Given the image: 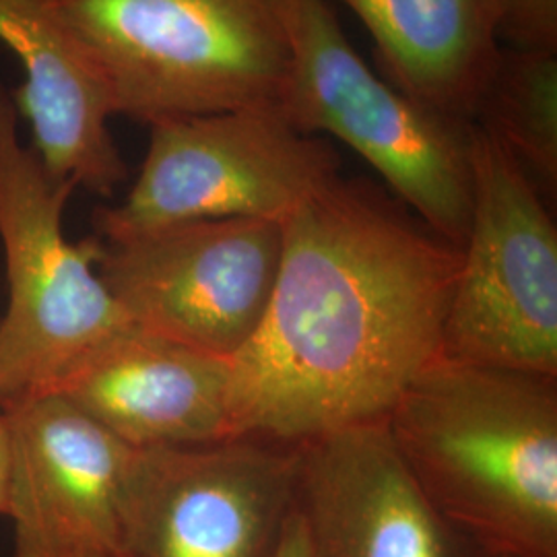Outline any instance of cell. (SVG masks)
Wrapping results in <instances>:
<instances>
[{
	"mask_svg": "<svg viewBox=\"0 0 557 557\" xmlns=\"http://www.w3.org/2000/svg\"><path fill=\"white\" fill-rule=\"evenodd\" d=\"M277 278L234 366L238 438L296 446L386 419L442 356L460 248L366 180H331L281 223Z\"/></svg>",
	"mask_w": 557,
	"mask_h": 557,
	"instance_id": "1",
	"label": "cell"
},
{
	"mask_svg": "<svg viewBox=\"0 0 557 557\" xmlns=\"http://www.w3.org/2000/svg\"><path fill=\"white\" fill-rule=\"evenodd\" d=\"M421 492L487 557H557V379L440 356L386 416Z\"/></svg>",
	"mask_w": 557,
	"mask_h": 557,
	"instance_id": "2",
	"label": "cell"
},
{
	"mask_svg": "<svg viewBox=\"0 0 557 557\" xmlns=\"http://www.w3.org/2000/svg\"><path fill=\"white\" fill-rule=\"evenodd\" d=\"M114 116L147 126L277 108L289 44L281 0H52Z\"/></svg>",
	"mask_w": 557,
	"mask_h": 557,
	"instance_id": "3",
	"label": "cell"
},
{
	"mask_svg": "<svg viewBox=\"0 0 557 557\" xmlns=\"http://www.w3.org/2000/svg\"><path fill=\"white\" fill-rule=\"evenodd\" d=\"M281 9L289 44L283 119L345 143L395 199L460 248L475 190V122L446 116L379 77L329 0H281Z\"/></svg>",
	"mask_w": 557,
	"mask_h": 557,
	"instance_id": "4",
	"label": "cell"
},
{
	"mask_svg": "<svg viewBox=\"0 0 557 557\" xmlns=\"http://www.w3.org/2000/svg\"><path fill=\"white\" fill-rule=\"evenodd\" d=\"M20 106L0 83V407L48 393L101 343L133 326L96 269V239L69 242L75 184L52 176L20 135Z\"/></svg>",
	"mask_w": 557,
	"mask_h": 557,
	"instance_id": "5",
	"label": "cell"
},
{
	"mask_svg": "<svg viewBox=\"0 0 557 557\" xmlns=\"http://www.w3.org/2000/svg\"><path fill=\"white\" fill-rule=\"evenodd\" d=\"M149 147L126 199L94 211V238L119 242L213 220L283 223L341 172L331 143L277 108H238L149 126Z\"/></svg>",
	"mask_w": 557,
	"mask_h": 557,
	"instance_id": "6",
	"label": "cell"
},
{
	"mask_svg": "<svg viewBox=\"0 0 557 557\" xmlns=\"http://www.w3.org/2000/svg\"><path fill=\"white\" fill-rule=\"evenodd\" d=\"M442 356L557 379V227L496 140L475 133V190Z\"/></svg>",
	"mask_w": 557,
	"mask_h": 557,
	"instance_id": "7",
	"label": "cell"
},
{
	"mask_svg": "<svg viewBox=\"0 0 557 557\" xmlns=\"http://www.w3.org/2000/svg\"><path fill=\"white\" fill-rule=\"evenodd\" d=\"M94 239L98 275L133 326L234 359L267 314L283 232L277 221L213 220Z\"/></svg>",
	"mask_w": 557,
	"mask_h": 557,
	"instance_id": "8",
	"label": "cell"
},
{
	"mask_svg": "<svg viewBox=\"0 0 557 557\" xmlns=\"http://www.w3.org/2000/svg\"><path fill=\"white\" fill-rule=\"evenodd\" d=\"M296 446L242 438L135 448L124 557H275L296 502Z\"/></svg>",
	"mask_w": 557,
	"mask_h": 557,
	"instance_id": "9",
	"label": "cell"
},
{
	"mask_svg": "<svg viewBox=\"0 0 557 557\" xmlns=\"http://www.w3.org/2000/svg\"><path fill=\"white\" fill-rule=\"evenodd\" d=\"M0 413L13 557H124L122 506L135 448L59 393L17 398Z\"/></svg>",
	"mask_w": 557,
	"mask_h": 557,
	"instance_id": "10",
	"label": "cell"
},
{
	"mask_svg": "<svg viewBox=\"0 0 557 557\" xmlns=\"http://www.w3.org/2000/svg\"><path fill=\"white\" fill-rule=\"evenodd\" d=\"M296 457L310 557H487L421 492L384 419L306 440Z\"/></svg>",
	"mask_w": 557,
	"mask_h": 557,
	"instance_id": "11",
	"label": "cell"
},
{
	"mask_svg": "<svg viewBox=\"0 0 557 557\" xmlns=\"http://www.w3.org/2000/svg\"><path fill=\"white\" fill-rule=\"evenodd\" d=\"M133 448L238 438L232 359L128 326L52 391Z\"/></svg>",
	"mask_w": 557,
	"mask_h": 557,
	"instance_id": "12",
	"label": "cell"
},
{
	"mask_svg": "<svg viewBox=\"0 0 557 557\" xmlns=\"http://www.w3.org/2000/svg\"><path fill=\"white\" fill-rule=\"evenodd\" d=\"M0 41L25 69L13 96L46 170L75 188L112 197L128 178L108 126L114 110L52 0H0Z\"/></svg>",
	"mask_w": 557,
	"mask_h": 557,
	"instance_id": "13",
	"label": "cell"
},
{
	"mask_svg": "<svg viewBox=\"0 0 557 557\" xmlns=\"http://www.w3.org/2000/svg\"><path fill=\"white\" fill-rule=\"evenodd\" d=\"M376 44L380 64L409 98L475 119L498 60L494 0H341Z\"/></svg>",
	"mask_w": 557,
	"mask_h": 557,
	"instance_id": "14",
	"label": "cell"
},
{
	"mask_svg": "<svg viewBox=\"0 0 557 557\" xmlns=\"http://www.w3.org/2000/svg\"><path fill=\"white\" fill-rule=\"evenodd\" d=\"M475 126L517 161L541 197H557V52L499 50Z\"/></svg>",
	"mask_w": 557,
	"mask_h": 557,
	"instance_id": "15",
	"label": "cell"
},
{
	"mask_svg": "<svg viewBox=\"0 0 557 557\" xmlns=\"http://www.w3.org/2000/svg\"><path fill=\"white\" fill-rule=\"evenodd\" d=\"M504 48L557 52V0H494Z\"/></svg>",
	"mask_w": 557,
	"mask_h": 557,
	"instance_id": "16",
	"label": "cell"
},
{
	"mask_svg": "<svg viewBox=\"0 0 557 557\" xmlns=\"http://www.w3.org/2000/svg\"><path fill=\"white\" fill-rule=\"evenodd\" d=\"M275 557H310L306 529H304L301 518L298 517L296 510H294V515H292L287 527H285V533H283L277 556Z\"/></svg>",
	"mask_w": 557,
	"mask_h": 557,
	"instance_id": "17",
	"label": "cell"
},
{
	"mask_svg": "<svg viewBox=\"0 0 557 557\" xmlns=\"http://www.w3.org/2000/svg\"><path fill=\"white\" fill-rule=\"evenodd\" d=\"M9 515V438L0 413V517Z\"/></svg>",
	"mask_w": 557,
	"mask_h": 557,
	"instance_id": "18",
	"label": "cell"
}]
</instances>
